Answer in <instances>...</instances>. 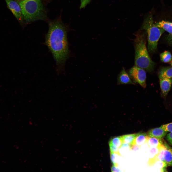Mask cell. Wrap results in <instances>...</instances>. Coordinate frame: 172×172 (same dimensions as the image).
Instances as JSON below:
<instances>
[{"instance_id":"obj_1","label":"cell","mask_w":172,"mask_h":172,"mask_svg":"<svg viewBox=\"0 0 172 172\" xmlns=\"http://www.w3.org/2000/svg\"><path fill=\"white\" fill-rule=\"evenodd\" d=\"M67 28L61 21L49 23L44 44L48 47L55 61L59 74L64 71L66 62L70 56L67 39Z\"/></svg>"},{"instance_id":"obj_2","label":"cell","mask_w":172,"mask_h":172,"mask_svg":"<svg viewBox=\"0 0 172 172\" xmlns=\"http://www.w3.org/2000/svg\"><path fill=\"white\" fill-rule=\"evenodd\" d=\"M145 35L142 32L136 35L134 40L135 65L150 72L153 70L155 63L148 54Z\"/></svg>"},{"instance_id":"obj_3","label":"cell","mask_w":172,"mask_h":172,"mask_svg":"<svg viewBox=\"0 0 172 172\" xmlns=\"http://www.w3.org/2000/svg\"><path fill=\"white\" fill-rule=\"evenodd\" d=\"M19 4L23 19L27 22L42 19L44 10L41 0H22Z\"/></svg>"},{"instance_id":"obj_4","label":"cell","mask_w":172,"mask_h":172,"mask_svg":"<svg viewBox=\"0 0 172 172\" xmlns=\"http://www.w3.org/2000/svg\"><path fill=\"white\" fill-rule=\"evenodd\" d=\"M141 30L145 31L147 33L149 52L150 53L155 52L157 49L158 40L165 31L158 27L154 23L151 14L144 19Z\"/></svg>"},{"instance_id":"obj_5","label":"cell","mask_w":172,"mask_h":172,"mask_svg":"<svg viewBox=\"0 0 172 172\" xmlns=\"http://www.w3.org/2000/svg\"><path fill=\"white\" fill-rule=\"evenodd\" d=\"M129 74L134 83L139 84L143 88H146V74L144 70L135 65L130 68Z\"/></svg>"},{"instance_id":"obj_6","label":"cell","mask_w":172,"mask_h":172,"mask_svg":"<svg viewBox=\"0 0 172 172\" xmlns=\"http://www.w3.org/2000/svg\"><path fill=\"white\" fill-rule=\"evenodd\" d=\"M5 0L8 8L17 20L19 22H22L23 18L21 8L19 4L13 0Z\"/></svg>"},{"instance_id":"obj_7","label":"cell","mask_w":172,"mask_h":172,"mask_svg":"<svg viewBox=\"0 0 172 172\" xmlns=\"http://www.w3.org/2000/svg\"><path fill=\"white\" fill-rule=\"evenodd\" d=\"M117 84L118 85H135L124 68H123L118 76Z\"/></svg>"},{"instance_id":"obj_8","label":"cell","mask_w":172,"mask_h":172,"mask_svg":"<svg viewBox=\"0 0 172 172\" xmlns=\"http://www.w3.org/2000/svg\"><path fill=\"white\" fill-rule=\"evenodd\" d=\"M160 84L162 94L164 97L168 94L171 88L172 83L171 78L160 79Z\"/></svg>"},{"instance_id":"obj_9","label":"cell","mask_w":172,"mask_h":172,"mask_svg":"<svg viewBox=\"0 0 172 172\" xmlns=\"http://www.w3.org/2000/svg\"><path fill=\"white\" fill-rule=\"evenodd\" d=\"M167 132L160 126L150 129L148 132L147 135L148 137H155L161 140L166 135Z\"/></svg>"},{"instance_id":"obj_10","label":"cell","mask_w":172,"mask_h":172,"mask_svg":"<svg viewBox=\"0 0 172 172\" xmlns=\"http://www.w3.org/2000/svg\"><path fill=\"white\" fill-rule=\"evenodd\" d=\"M163 143L165 147L163 153L165 163L167 166H172V148L166 143Z\"/></svg>"},{"instance_id":"obj_11","label":"cell","mask_w":172,"mask_h":172,"mask_svg":"<svg viewBox=\"0 0 172 172\" xmlns=\"http://www.w3.org/2000/svg\"><path fill=\"white\" fill-rule=\"evenodd\" d=\"M147 137L148 136L146 133L140 132L137 133L133 144L140 146L146 142Z\"/></svg>"},{"instance_id":"obj_12","label":"cell","mask_w":172,"mask_h":172,"mask_svg":"<svg viewBox=\"0 0 172 172\" xmlns=\"http://www.w3.org/2000/svg\"><path fill=\"white\" fill-rule=\"evenodd\" d=\"M159 79L172 77V67H165L161 68L158 73Z\"/></svg>"},{"instance_id":"obj_13","label":"cell","mask_w":172,"mask_h":172,"mask_svg":"<svg viewBox=\"0 0 172 172\" xmlns=\"http://www.w3.org/2000/svg\"><path fill=\"white\" fill-rule=\"evenodd\" d=\"M161 140L153 137H149L148 136L146 142L149 146L151 147L159 148L163 145Z\"/></svg>"},{"instance_id":"obj_14","label":"cell","mask_w":172,"mask_h":172,"mask_svg":"<svg viewBox=\"0 0 172 172\" xmlns=\"http://www.w3.org/2000/svg\"><path fill=\"white\" fill-rule=\"evenodd\" d=\"M155 24L158 27L167 31L170 34H172V22L162 20Z\"/></svg>"},{"instance_id":"obj_15","label":"cell","mask_w":172,"mask_h":172,"mask_svg":"<svg viewBox=\"0 0 172 172\" xmlns=\"http://www.w3.org/2000/svg\"><path fill=\"white\" fill-rule=\"evenodd\" d=\"M136 135L135 133L126 134L120 136L123 142L131 145L133 144Z\"/></svg>"},{"instance_id":"obj_16","label":"cell","mask_w":172,"mask_h":172,"mask_svg":"<svg viewBox=\"0 0 172 172\" xmlns=\"http://www.w3.org/2000/svg\"><path fill=\"white\" fill-rule=\"evenodd\" d=\"M160 60L164 63H168L172 60V56L171 53L169 51H165L160 55Z\"/></svg>"},{"instance_id":"obj_17","label":"cell","mask_w":172,"mask_h":172,"mask_svg":"<svg viewBox=\"0 0 172 172\" xmlns=\"http://www.w3.org/2000/svg\"><path fill=\"white\" fill-rule=\"evenodd\" d=\"M123 143L120 136L114 137L112 138L109 142V144H111L116 147L120 148L121 147Z\"/></svg>"},{"instance_id":"obj_18","label":"cell","mask_w":172,"mask_h":172,"mask_svg":"<svg viewBox=\"0 0 172 172\" xmlns=\"http://www.w3.org/2000/svg\"><path fill=\"white\" fill-rule=\"evenodd\" d=\"M161 127L165 131L172 132V122L162 125Z\"/></svg>"},{"instance_id":"obj_19","label":"cell","mask_w":172,"mask_h":172,"mask_svg":"<svg viewBox=\"0 0 172 172\" xmlns=\"http://www.w3.org/2000/svg\"><path fill=\"white\" fill-rule=\"evenodd\" d=\"M109 144L110 152H113L118 155H120L119 151V148L116 147L111 144L109 143Z\"/></svg>"},{"instance_id":"obj_20","label":"cell","mask_w":172,"mask_h":172,"mask_svg":"<svg viewBox=\"0 0 172 172\" xmlns=\"http://www.w3.org/2000/svg\"><path fill=\"white\" fill-rule=\"evenodd\" d=\"M115 153L113 152H110V158L111 162L113 165L117 167L118 164H117L115 161L116 156Z\"/></svg>"},{"instance_id":"obj_21","label":"cell","mask_w":172,"mask_h":172,"mask_svg":"<svg viewBox=\"0 0 172 172\" xmlns=\"http://www.w3.org/2000/svg\"><path fill=\"white\" fill-rule=\"evenodd\" d=\"M81 5L80 8H84L90 2L91 0H80Z\"/></svg>"},{"instance_id":"obj_22","label":"cell","mask_w":172,"mask_h":172,"mask_svg":"<svg viewBox=\"0 0 172 172\" xmlns=\"http://www.w3.org/2000/svg\"><path fill=\"white\" fill-rule=\"evenodd\" d=\"M166 138L169 144L172 146V132L167 134Z\"/></svg>"},{"instance_id":"obj_23","label":"cell","mask_w":172,"mask_h":172,"mask_svg":"<svg viewBox=\"0 0 172 172\" xmlns=\"http://www.w3.org/2000/svg\"><path fill=\"white\" fill-rule=\"evenodd\" d=\"M166 39L169 44L172 45V34H169L167 37Z\"/></svg>"},{"instance_id":"obj_24","label":"cell","mask_w":172,"mask_h":172,"mask_svg":"<svg viewBox=\"0 0 172 172\" xmlns=\"http://www.w3.org/2000/svg\"><path fill=\"white\" fill-rule=\"evenodd\" d=\"M117 167L115 165H113L111 167V172H120V170L117 168Z\"/></svg>"},{"instance_id":"obj_25","label":"cell","mask_w":172,"mask_h":172,"mask_svg":"<svg viewBox=\"0 0 172 172\" xmlns=\"http://www.w3.org/2000/svg\"><path fill=\"white\" fill-rule=\"evenodd\" d=\"M171 65L172 66V61L171 63Z\"/></svg>"}]
</instances>
